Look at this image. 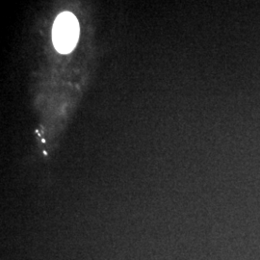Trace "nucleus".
Wrapping results in <instances>:
<instances>
[{
  "label": "nucleus",
  "instance_id": "nucleus-1",
  "mask_svg": "<svg viewBox=\"0 0 260 260\" xmlns=\"http://www.w3.org/2000/svg\"><path fill=\"white\" fill-rule=\"evenodd\" d=\"M79 23L71 12H63L56 18L52 28V42L56 50L62 54L74 50L79 38Z\"/></svg>",
  "mask_w": 260,
  "mask_h": 260
}]
</instances>
